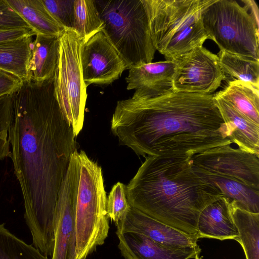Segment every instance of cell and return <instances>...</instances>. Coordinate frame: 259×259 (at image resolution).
Wrapping results in <instances>:
<instances>
[{
  "mask_svg": "<svg viewBox=\"0 0 259 259\" xmlns=\"http://www.w3.org/2000/svg\"><path fill=\"white\" fill-rule=\"evenodd\" d=\"M31 28L6 0H0V28Z\"/></svg>",
  "mask_w": 259,
  "mask_h": 259,
  "instance_id": "30",
  "label": "cell"
},
{
  "mask_svg": "<svg viewBox=\"0 0 259 259\" xmlns=\"http://www.w3.org/2000/svg\"><path fill=\"white\" fill-rule=\"evenodd\" d=\"M232 207L233 219L239 233L235 240L242 246L246 259H259V213Z\"/></svg>",
  "mask_w": 259,
  "mask_h": 259,
  "instance_id": "23",
  "label": "cell"
},
{
  "mask_svg": "<svg viewBox=\"0 0 259 259\" xmlns=\"http://www.w3.org/2000/svg\"><path fill=\"white\" fill-rule=\"evenodd\" d=\"M190 159L146 157L125 186V192L131 207L198 238L197 224L201 212L223 196L197 174Z\"/></svg>",
  "mask_w": 259,
  "mask_h": 259,
  "instance_id": "3",
  "label": "cell"
},
{
  "mask_svg": "<svg viewBox=\"0 0 259 259\" xmlns=\"http://www.w3.org/2000/svg\"><path fill=\"white\" fill-rule=\"evenodd\" d=\"M59 40V58L54 77L55 94L64 116L76 137L83 126L88 96L81 63L84 41L71 28H65Z\"/></svg>",
  "mask_w": 259,
  "mask_h": 259,
  "instance_id": "8",
  "label": "cell"
},
{
  "mask_svg": "<svg viewBox=\"0 0 259 259\" xmlns=\"http://www.w3.org/2000/svg\"><path fill=\"white\" fill-rule=\"evenodd\" d=\"M111 129L138 155L186 157L232 144L213 94L172 89L147 99L117 102Z\"/></svg>",
  "mask_w": 259,
  "mask_h": 259,
  "instance_id": "2",
  "label": "cell"
},
{
  "mask_svg": "<svg viewBox=\"0 0 259 259\" xmlns=\"http://www.w3.org/2000/svg\"><path fill=\"white\" fill-rule=\"evenodd\" d=\"M125 186L117 182L113 185L107 197V215L115 225L124 217L131 207L126 195Z\"/></svg>",
  "mask_w": 259,
  "mask_h": 259,
  "instance_id": "28",
  "label": "cell"
},
{
  "mask_svg": "<svg viewBox=\"0 0 259 259\" xmlns=\"http://www.w3.org/2000/svg\"><path fill=\"white\" fill-rule=\"evenodd\" d=\"M81 63L87 87L91 84H110L128 69L126 63L103 29L84 42Z\"/></svg>",
  "mask_w": 259,
  "mask_h": 259,
  "instance_id": "12",
  "label": "cell"
},
{
  "mask_svg": "<svg viewBox=\"0 0 259 259\" xmlns=\"http://www.w3.org/2000/svg\"><path fill=\"white\" fill-rule=\"evenodd\" d=\"M59 36L36 34L28 64V81L42 83L54 78L59 58Z\"/></svg>",
  "mask_w": 259,
  "mask_h": 259,
  "instance_id": "17",
  "label": "cell"
},
{
  "mask_svg": "<svg viewBox=\"0 0 259 259\" xmlns=\"http://www.w3.org/2000/svg\"><path fill=\"white\" fill-rule=\"evenodd\" d=\"M79 177L75 209L76 259H86L107 238V197L101 167L78 152Z\"/></svg>",
  "mask_w": 259,
  "mask_h": 259,
  "instance_id": "6",
  "label": "cell"
},
{
  "mask_svg": "<svg viewBox=\"0 0 259 259\" xmlns=\"http://www.w3.org/2000/svg\"><path fill=\"white\" fill-rule=\"evenodd\" d=\"M198 239L207 238L220 240H236L239 233L233 216V207L224 197L207 205L198 219Z\"/></svg>",
  "mask_w": 259,
  "mask_h": 259,
  "instance_id": "16",
  "label": "cell"
},
{
  "mask_svg": "<svg viewBox=\"0 0 259 259\" xmlns=\"http://www.w3.org/2000/svg\"><path fill=\"white\" fill-rule=\"evenodd\" d=\"M175 63L172 61L151 62L129 69L125 78L127 90H134V98L156 97L172 89Z\"/></svg>",
  "mask_w": 259,
  "mask_h": 259,
  "instance_id": "14",
  "label": "cell"
},
{
  "mask_svg": "<svg viewBox=\"0 0 259 259\" xmlns=\"http://www.w3.org/2000/svg\"><path fill=\"white\" fill-rule=\"evenodd\" d=\"M215 0H144L156 50L174 61L209 37L202 23L204 10Z\"/></svg>",
  "mask_w": 259,
  "mask_h": 259,
  "instance_id": "4",
  "label": "cell"
},
{
  "mask_svg": "<svg viewBox=\"0 0 259 259\" xmlns=\"http://www.w3.org/2000/svg\"><path fill=\"white\" fill-rule=\"evenodd\" d=\"M12 95L9 157L21 190L33 244L49 249L54 243L58 194L77 150L76 137L56 98L54 78L42 83L23 81Z\"/></svg>",
  "mask_w": 259,
  "mask_h": 259,
  "instance_id": "1",
  "label": "cell"
},
{
  "mask_svg": "<svg viewBox=\"0 0 259 259\" xmlns=\"http://www.w3.org/2000/svg\"><path fill=\"white\" fill-rule=\"evenodd\" d=\"M218 56L225 77L230 76L232 80L237 79L259 87V61L240 57L221 50Z\"/></svg>",
  "mask_w": 259,
  "mask_h": 259,
  "instance_id": "25",
  "label": "cell"
},
{
  "mask_svg": "<svg viewBox=\"0 0 259 259\" xmlns=\"http://www.w3.org/2000/svg\"><path fill=\"white\" fill-rule=\"evenodd\" d=\"M213 99L227 126L232 143L259 156V125L237 111L217 95H213Z\"/></svg>",
  "mask_w": 259,
  "mask_h": 259,
  "instance_id": "18",
  "label": "cell"
},
{
  "mask_svg": "<svg viewBox=\"0 0 259 259\" xmlns=\"http://www.w3.org/2000/svg\"><path fill=\"white\" fill-rule=\"evenodd\" d=\"M201 257L199 258V256H197L196 257L195 259H201Z\"/></svg>",
  "mask_w": 259,
  "mask_h": 259,
  "instance_id": "34",
  "label": "cell"
},
{
  "mask_svg": "<svg viewBox=\"0 0 259 259\" xmlns=\"http://www.w3.org/2000/svg\"><path fill=\"white\" fill-rule=\"evenodd\" d=\"M23 82L18 77L0 69V97L13 94L20 87Z\"/></svg>",
  "mask_w": 259,
  "mask_h": 259,
  "instance_id": "31",
  "label": "cell"
},
{
  "mask_svg": "<svg viewBox=\"0 0 259 259\" xmlns=\"http://www.w3.org/2000/svg\"><path fill=\"white\" fill-rule=\"evenodd\" d=\"M77 150L72 155L58 194L51 259H76L75 209L79 177Z\"/></svg>",
  "mask_w": 259,
  "mask_h": 259,
  "instance_id": "9",
  "label": "cell"
},
{
  "mask_svg": "<svg viewBox=\"0 0 259 259\" xmlns=\"http://www.w3.org/2000/svg\"><path fill=\"white\" fill-rule=\"evenodd\" d=\"M118 247L125 259H190L199 256L196 247L172 248L163 246L135 232L116 230Z\"/></svg>",
  "mask_w": 259,
  "mask_h": 259,
  "instance_id": "15",
  "label": "cell"
},
{
  "mask_svg": "<svg viewBox=\"0 0 259 259\" xmlns=\"http://www.w3.org/2000/svg\"><path fill=\"white\" fill-rule=\"evenodd\" d=\"M192 166L197 174L214 186L223 197L228 199L233 207L259 213V190L234 179Z\"/></svg>",
  "mask_w": 259,
  "mask_h": 259,
  "instance_id": "19",
  "label": "cell"
},
{
  "mask_svg": "<svg viewBox=\"0 0 259 259\" xmlns=\"http://www.w3.org/2000/svg\"><path fill=\"white\" fill-rule=\"evenodd\" d=\"M227 144L195 154L192 164L259 190V156Z\"/></svg>",
  "mask_w": 259,
  "mask_h": 259,
  "instance_id": "11",
  "label": "cell"
},
{
  "mask_svg": "<svg viewBox=\"0 0 259 259\" xmlns=\"http://www.w3.org/2000/svg\"><path fill=\"white\" fill-rule=\"evenodd\" d=\"M32 36L0 42V69L28 81V64Z\"/></svg>",
  "mask_w": 259,
  "mask_h": 259,
  "instance_id": "22",
  "label": "cell"
},
{
  "mask_svg": "<svg viewBox=\"0 0 259 259\" xmlns=\"http://www.w3.org/2000/svg\"><path fill=\"white\" fill-rule=\"evenodd\" d=\"M35 35L31 28H0V42Z\"/></svg>",
  "mask_w": 259,
  "mask_h": 259,
  "instance_id": "32",
  "label": "cell"
},
{
  "mask_svg": "<svg viewBox=\"0 0 259 259\" xmlns=\"http://www.w3.org/2000/svg\"><path fill=\"white\" fill-rule=\"evenodd\" d=\"M0 224V259H49Z\"/></svg>",
  "mask_w": 259,
  "mask_h": 259,
  "instance_id": "26",
  "label": "cell"
},
{
  "mask_svg": "<svg viewBox=\"0 0 259 259\" xmlns=\"http://www.w3.org/2000/svg\"><path fill=\"white\" fill-rule=\"evenodd\" d=\"M56 20L64 28L73 26L74 0H41Z\"/></svg>",
  "mask_w": 259,
  "mask_h": 259,
  "instance_id": "29",
  "label": "cell"
},
{
  "mask_svg": "<svg viewBox=\"0 0 259 259\" xmlns=\"http://www.w3.org/2000/svg\"><path fill=\"white\" fill-rule=\"evenodd\" d=\"M237 111L259 125V87L234 79L216 94Z\"/></svg>",
  "mask_w": 259,
  "mask_h": 259,
  "instance_id": "21",
  "label": "cell"
},
{
  "mask_svg": "<svg viewBox=\"0 0 259 259\" xmlns=\"http://www.w3.org/2000/svg\"><path fill=\"white\" fill-rule=\"evenodd\" d=\"M242 2L244 3V9L259 27V11L256 2L253 0H242Z\"/></svg>",
  "mask_w": 259,
  "mask_h": 259,
  "instance_id": "33",
  "label": "cell"
},
{
  "mask_svg": "<svg viewBox=\"0 0 259 259\" xmlns=\"http://www.w3.org/2000/svg\"><path fill=\"white\" fill-rule=\"evenodd\" d=\"M172 90L178 92L211 94L226 79L218 55L197 47L174 61Z\"/></svg>",
  "mask_w": 259,
  "mask_h": 259,
  "instance_id": "10",
  "label": "cell"
},
{
  "mask_svg": "<svg viewBox=\"0 0 259 259\" xmlns=\"http://www.w3.org/2000/svg\"><path fill=\"white\" fill-rule=\"evenodd\" d=\"M14 116L13 95L0 97V161L11 153L9 131Z\"/></svg>",
  "mask_w": 259,
  "mask_h": 259,
  "instance_id": "27",
  "label": "cell"
},
{
  "mask_svg": "<svg viewBox=\"0 0 259 259\" xmlns=\"http://www.w3.org/2000/svg\"><path fill=\"white\" fill-rule=\"evenodd\" d=\"M202 18L209 39L221 51L259 61V27L236 1L215 0L204 10Z\"/></svg>",
  "mask_w": 259,
  "mask_h": 259,
  "instance_id": "7",
  "label": "cell"
},
{
  "mask_svg": "<svg viewBox=\"0 0 259 259\" xmlns=\"http://www.w3.org/2000/svg\"><path fill=\"white\" fill-rule=\"evenodd\" d=\"M103 28L94 0H74L72 29L84 41Z\"/></svg>",
  "mask_w": 259,
  "mask_h": 259,
  "instance_id": "24",
  "label": "cell"
},
{
  "mask_svg": "<svg viewBox=\"0 0 259 259\" xmlns=\"http://www.w3.org/2000/svg\"><path fill=\"white\" fill-rule=\"evenodd\" d=\"M117 230L141 233L168 247H196L198 238L186 234L131 206L124 217L116 225Z\"/></svg>",
  "mask_w": 259,
  "mask_h": 259,
  "instance_id": "13",
  "label": "cell"
},
{
  "mask_svg": "<svg viewBox=\"0 0 259 259\" xmlns=\"http://www.w3.org/2000/svg\"><path fill=\"white\" fill-rule=\"evenodd\" d=\"M36 34L59 36L65 29L52 16L41 0H6Z\"/></svg>",
  "mask_w": 259,
  "mask_h": 259,
  "instance_id": "20",
  "label": "cell"
},
{
  "mask_svg": "<svg viewBox=\"0 0 259 259\" xmlns=\"http://www.w3.org/2000/svg\"><path fill=\"white\" fill-rule=\"evenodd\" d=\"M103 29L128 69L152 62L156 51L144 0H94Z\"/></svg>",
  "mask_w": 259,
  "mask_h": 259,
  "instance_id": "5",
  "label": "cell"
}]
</instances>
